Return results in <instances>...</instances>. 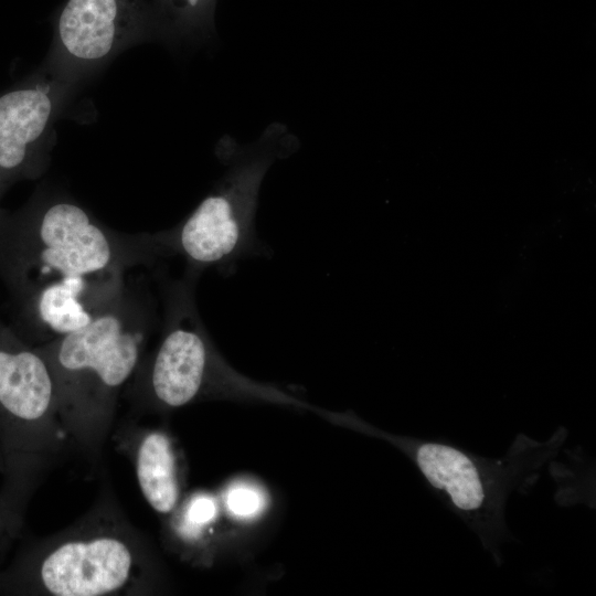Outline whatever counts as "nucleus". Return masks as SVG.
Masks as SVG:
<instances>
[{
    "label": "nucleus",
    "instance_id": "9b49d317",
    "mask_svg": "<svg viewBox=\"0 0 596 596\" xmlns=\"http://www.w3.org/2000/svg\"><path fill=\"white\" fill-rule=\"evenodd\" d=\"M219 502L215 496L199 491L190 494L169 515L171 534L187 545L199 543L216 521Z\"/></svg>",
    "mask_w": 596,
    "mask_h": 596
},
{
    "label": "nucleus",
    "instance_id": "f8f14e48",
    "mask_svg": "<svg viewBox=\"0 0 596 596\" xmlns=\"http://www.w3.org/2000/svg\"><path fill=\"white\" fill-rule=\"evenodd\" d=\"M224 503L231 514L243 519L253 518L263 510L265 496L253 483L235 482L227 488Z\"/></svg>",
    "mask_w": 596,
    "mask_h": 596
},
{
    "label": "nucleus",
    "instance_id": "7ed1b4c3",
    "mask_svg": "<svg viewBox=\"0 0 596 596\" xmlns=\"http://www.w3.org/2000/svg\"><path fill=\"white\" fill-rule=\"evenodd\" d=\"M199 277L184 272L179 279L162 280L160 339L124 391L132 409L167 412L210 400L299 403L274 386L241 375L223 359L196 308Z\"/></svg>",
    "mask_w": 596,
    "mask_h": 596
},
{
    "label": "nucleus",
    "instance_id": "6e6552de",
    "mask_svg": "<svg viewBox=\"0 0 596 596\" xmlns=\"http://www.w3.org/2000/svg\"><path fill=\"white\" fill-rule=\"evenodd\" d=\"M75 89L42 65L0 94V188L15 177L36 178L49 167L55 121Z\"/></svg>",
    "mask_w": 596,
    "mask_h": 596
},
{
    "label": "nucleus",
    "instance_id": "f257e3e1",
    "mask_svg": "<svg viewBox=\"0 0 596 596\" xmlns=\"http://www.w3.org/2000/svg\"><path fill=\"white\" fill-rule=\"evenodd\" d=\"M160 323L149 287L143 280H129L89 323L36 348L52 374L60 418L72 447L92 465L100 461L119 396Z\"/></svg>",
    "mask_w": 596,
    "mask_h": 596
},
{
    "label": "nucleus",
    "instance_id": "39448f33",
    "mask_svg": "<svg viewBox=\"0 0 596 596\" xmlns=\"http://www.w3.org/2000/svg\"><path fill=\"white\" fill-rule=\"evenodd\" d=\"M284 128H269L248 147L225 152L227 170L180 223L151 233L160 259L181 257L184 272L200 276L214 268L224 276L240 260L270 254L255 228L259 189L269 167L289 152Z\"/></svg>",
    "mask_w": 596,
    "mask_h": 596
},
{
    "label": "nucleus",
    "instance_id": "423d86ee",
    "mask_svg": "<svg viewBox=\"0 0 596 596\" xmlns=\"http://www.w3.org/2000/svg\"><path fill=\"white\" fill-rule=\"evenodd\" d=\"M150 39L159 32L146 0H67L43 66L77 87L124 50Z\"/></svg>",
    "mask_w": 596,
    "mask_h": 596
},
{
    "label": "nucleus",
    "instance_id": "0eeeda50",
    "mask_svg": "<svg viewBox=\"0 0 596 596\" xmlns=\"http://www.w3.org/2000/svg\"><path fill=\"white\" fill-rule=\"evenodd\" d=\"M0 409L17 428L18 446L38 479L73 448L52 374L36 349L0 348Z\"/></svg>",
    "mask_w": 596,
    "mask_h": 596
},
{
    "label": "nucleus",
    "instance_id": "f03ea898",
    "mask_svg": "<svg viewBox=\"0 0 596 596\" xmlns=\"http://www.w3.org/2000/svg\"><path fill=\"white\" fill-rule=\"evenodd\" d=\"M351 424L405 454L430 491L478 536L497 565L503 561L501 544L513 540L505 521L509 496L528 492L535 485L568 435L563 426L543 441L520 433L502 457L487 458L450 443L393 435L362 422Z\"/></svg>",
    "mask_w": 596,
    "mask_h": 596
},
{
    "label": "nucleus",
    "instance_id": "9d476101",
    "mask_svg": "<svg viewBox=\"0 0 596 596\" xmlns=\"http://www.w3.org/2000/svg\"><path fill=\"white\" fill-rule=\"evenodd\" d=\"M148 4L160 39L192 42L213 31L216 0H150Z\"/></svg>",
    "mask_w": 596,
    "mask_h": 596
},
{
    "label": "nucleus",
    "instance_id": "1a4fd4ad",
    "mask_svg": "<svg viewBox=\"0 0 596 596\" xmlns=\"http://www.w3.org/2000/svg\"><path fill=\"white\" fill-rule=\"evenodd\" d=\"M118 447L130 458L140 492L159 515L169 517L181 501V477L171 436L134 422L117 430Z\"/></svg>",
    "mask_w": 596,
    "mask_h": 596
},
{
    "label": "nucleus",
    "instance_id": "20e7f679",
    "mask_svg": "<svg viewBox=\"0 0 596 596\" xmlns=\"http://www.w3.org/2000/svg\"><path fill=\"white\" fill-rule=\"evenodd\" d=\"M92 508L47 535L33 554L30 584L46 596H127L155 592L159 565L145 535L108 485Z\"/></svg>",
    "mask_w": 596,
    "mask_h": 596
}]
</instances>
